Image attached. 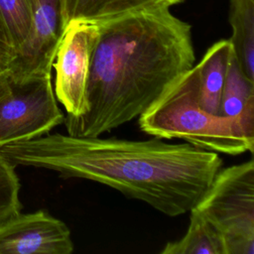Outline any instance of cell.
<instances>
[{
	"label": "cell",
	"mask_w": 254,
	"mask_h": 254,
	"mask_svg": "<svg viewBox=\"0 0 254 254\" xmlns=\"http://www.w3.org/2000/svg\"><path fill=\"white\" fill-rule=\"evenodd\" d=\"M13 166L52 170L64 179L90 180L151 205L168 216L190 212L223 161L189 143L46 134L0 146Z\"/></svg>",
	"instance_id": "6da1fadb"
},
{
	"label": "cell",
	"mask_w": 254,
	"mask_h": 254,
	"mask_svg": "<svg viewBox=\"0 0 254 254\" xmlns=\"http://www.w3.org/2000/svg\"><path fill=\"white\" fill-rule=\"evenodd\" d=\"M86 112L64 116L67 134L100 136L144 113L193 66L191 26L159 7L96 24Z\"/></svg>",
	"instance_id": "7a4b0ae2"
},
{
	"label": "cell",
	"mask_w": 254,
	"mask_h": 254,
	"mask_svg": "<svg viewBox=\"0 0 254 254\" xmlns=\"http://www.w3.org/2000/svg\"><path fill=\"white\" fill-rule=\"evenodd\" d=\"M197 94L193 65L138 117L140 129L160 139H182L212 152L234 156L253 153L254 136L247 133L240 120L205 111Z\"/></svg>",
	"instance_id": "3957f363"
},
{
	"label": "cell",
	"mask_w": 254,
	"mask_h": 254,
	"mask_svg": "<svg viewBox=\"0 0 254 254\" xmlns=\"http://www.w3.org/2000/svg\"><path fill=\"white\" fill-rule=\"evenodd\" d=\"M222 236L225 254H254V161L220 169L191 208Z\"/></svg>",
	"instance_id": "277c9868"
},
{
	"label": "cell",
	"mask_w": 254,
	"mask_h": 254,
	"mask_svg": "<svg viewBox=\"0 0 254 254\" xmlns=\"http://www.w3.org/2000/svg\"><path fill=\"white\" fill-rule=\"evenodd\" d=\"M64 120L51 75L19 78L0 72V146L46 135Z\"/></svg>",
	"instance_id": "5b68a950"
},
{
	"label": "cell",
	"mask_w": 254,
	"mask_h": 254,
	"mask_svg": "<svg viewBox=\"0 0 254 254\" xmlns=\"http://www.w3.org/2000/svg\"><path fill=\"white\" fill-rule=\"evenodd\" d=\"M98 27L87 22H71L64 29L53 67L55 95L66 116L79 117L87 110L86 89Z\"/></svg>",
	"instance_id": "8992f818"
},
{
	"label": "cell",
	"mask_w": 254,
	"mask_h": 254,
	"mask_svg": "<svg viewBox=\"0 0 254 254\" xmlns=\"http://www.w3.org/2000/svg\"><path fill=\"white\" fill-rule=\"evenodd\" d=\"M62 0H31L33 23L26 41L15 52L7 70L16 77L51 75L64 29Z\"/></svg>",
	"instance_id": "52a82bcc"
},
{
	"label": "cell",
	"mask_w": 254,
	"mask_h": 254,
	"mask_svg": "<svg viewBox=\"0 0 254 254\" xmlns=\"http://www.w3.org/2000/svg\"><path fill=\"white\" fill-rule=\"evenodd\" d=\"M73 248L66 224L45 210L0 221V254H70Z\"/></svg>",
	"instance_id": "ba28073f"
},
{
	"label": "cell",
	"mask_w": 254,
	"mask_h": 254,
	"mask_svg": "<svg viewBox=\"0 0 254 254\" xmlns=\"http://www.w3.org/2000/svg\"><path fill=\"white\" fill-rule=\"evenodd\" d=\"M184 0H62L64 29L71 22H100L143 10L171 7Z\"/></svg>",
	"instance_id": "9c48e42d"
},
{
	"label": "cell",
	"mask_w": 254,
	"mask_h": 254,
	"mask_svg": "<svg viewBox=\"0 0 254 254\" xmlns=\"http://www.w3.org/2000/svg\"><path fill=\"white\" fill-rule=\"evenodd\" d=\"M233 51L229 40L214 43L195 64L198 103L202 109L219 114L221 94Z\"/></svg>",
	"instance_id": "30bf717a"
},
{
	"label": "cell",
	"mask_w": 254,
	"mask_h": 254,
	"mask_svg": "<svg viewBox=\"0 0 254 254\" xmlns=\"http://www.w3.org/2000/svg\"><path fill=\"white\" fill-rule=\"evenodd\" d=\"M219 114L240 120L247 133L254 136V80L245 75L234 54L226 73Z\"/></svg>",
	"instance_id": "8fae6325"
},
{
	"label": "cell",
	"mask_w": 254,
	"mask_h": 254,
	"mask_svg": "<svg viewBox=\"0 0 254 254\" xmlns=\"http://www.w3.org/2000/svg\"><path fill=\"white\" fill-rule=\"evenodd\" d=\"M229 42L245 75L254 80V0H230Z\"/></svg>",
	"instance_id": "7c38bea8"
},
{
	"label": "cell",
	"mask_w": 254,
	"mask_h": 254,
	"mask_svg": "<svg viewBox=\"0 0 254 254\" xmlns=\"http://www.w3.org/2000/svg\"><path fill=\"white\" fill-rule=\"evenodd\" d=\"M190 224L186 234L177 241L168 242L162 254H225L220 233L198 212L190 211Z\"/></svg>",
	"instance_id": "4fadbf2b"
},
{
	"label": "cell",
	"mask_w": 254,
	"mask_h": 254,
	"mask_svg": "<svg viewBox=\"0 0 254 254\" xmlns=\"http://www.w3.org/2000/svg\"><path fill=\"white\" fill-rule=\"evenodd\" d=\"M0 16L15 54L31 31L33 23L31 0H0Z\"/></svg>",
	"instance_id": "5bb4252c"
},
{
	"label": "cell",
	"mask_w": 254,
	"mask_h": 254,
	"mask_svg": "<svg viewBox=\"0 0 254 254\" xmlns=\"http://www.w3.org/2000/svg\"><path fill=\"white\" fill-rule=\"evenodd\" d=\"M20 182L14 167L0 154V221L20 212Z\"/></svg>",
	"instance_id": "9a60e30c"
},
{
	"label": "cell",
	"mask_w": 254,
	"mask_h": 254,
	"mask_svg": "<svg viewBox=\"0 0 254 254\" xmlns=\"http://www.w3.org/2000/svg\"><path fill=\"white\" fill-rule=\"evenodd\" d=\"M14 57V49L9 35L0 16V72L8 68L9 64Z\"/></svg>",
	"instance_id": "2e32d148"
}]
</instances>
